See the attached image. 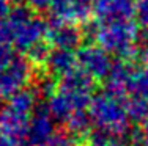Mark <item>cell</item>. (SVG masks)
Listing matches in <instances>:
<instances>
[{
  "instance_id": "cell-25",
  "label": "cell",
  "mask_w": 148,
  "mask_h": 146,
  "mask_svg": "<svg viewBox=\"0 0 148 146\" xmlns=\"http://www.w3.org/2000/svg\"><path fill=\"white\" fill-rule=\"evenodd\" d=\"M98 146H126V143L121 140L120 137H115V135H109L107 138L103 141V143H99Z\"/></svg>"
},
{
  "instance_id": "cell-4",
  "label": "cell",
  "mask_w": 148,
  "mask_h": 146,
  "mask_svg": "<svg viewBox=\"0 0 148 146\" xmlns=\"http://www.w3.org/2000/svg\"><path fill=\"white\" fill-rule=\"evenodd\" d=\"M77 66L87 71L95 80H104L112 68L110 54L99 44H82L76 50Z\"/></svg>"
},
{
  "instance_id": "cell-19",
  "label": "cell",
  "mask_w": 148,
  "mask_h": 146,
  "mask_svg": "<svg viewBox=\"0 0 148 146\" xmlns=\"http://www.w3.org/2000/svg\"><path fill=\"white\" fill-rule=\"evenodd\" d=\"M0 44L10 47H13L14 44V29L6 14L0 17Z\"/></svg>"
},
{
  "instance_id": "cell-2",
  "label": "cell",
  "mask_w": 148,
  "mask_h": 146,
  "mask_svg": "<svg viewBox=\"0 0 148 146\" xmlns=\"http://www.w3.org/2000/svg\"><path fill=\"white\" fill-rule=\"evenodd\" d=\"M139 25L132 20L123 22H109V24H93L91 33L101 47H104L110 55L118 58L132 60L136 50V41L139 36Z\"/></svg>"
},
{
  "instance_id": "cell-22",
  "label": "cell",
  "mask_w": 148,
  "mask_h": 146,
  "mask_svg": "<svg viewBox=\"0 0 148 146\" xmlns=\"http://www.w3.org/2000/svg\"><path fill=\"white\" fill-rule=\"evenodd\" d=\"M0 146H29V143H27V138L0 135Z\"/></svg>"
},
{
  "instance_id": "cell-5",
  "label": "cell",
  "mask_w": 148,
  "mask_h": 146,
  "mask_svg": "<svg viewBox=\"0 0 148 146\" xmlns=\"http://www.w3.org/2000/svg\"><path fill=\"white\" fill-rule=\"evenodd\" d=\"M84 32L76 22L65 20L60 17L52 16V20L47 22V32H46V41L52 47H63L76 50L82 46Z\"/></svg>"
},
{
  "instance_id": "cell-20",
  "label": "cell",
  "mask_w": 148,
  "mask_h": 146,
  "mask_svg": "<svg viewBox=\"0 0 148 146\" xmlns=\"http://www.w3.org/2000/svg\"><path fill=\"white\" fill-rule=\"evenodd\" d=\"M132 141L136 146H148V116L132 132Z\"/></svg>"
},
{
  "instance_id": "cell-10",
  "label": "cell",
  "mask_w": 148,
  "mask_h": 146,
  "mask_svg": "<svg viewBox=\"0 0 148 146\" xmlns=\"http://www.w3.org/2000/svg\"><path fill=\"white\" fill-rule=\"evenodd\" d=\"M95 79L91 77L87 71H84L80 66H74L68 72L58 77L57 88L66 90L73 93H80V94H91L95 88Z\"/></svg>"
},
{
  "instance_id": "cell-1",
  "label": "cell",
  "mask_w": 148,
  "mask_h": 146,
  "mask_svg": "<svg viewBox=\"0 0 148 146\" xmlns=\"http://www.w3.org/2000/svg\"><path fill=\"white\" fill-rule=\"evenodd\" d=\"M88 112L93 124L106 134L120 137L128 132L131 116L126 107V96L104 90L91 97Z\"/></svg>"
},
{
  "instance_id": "cell-12",
  "label": "cell",
  "mask_w": 148,
  "mask_h": 146,
  "mask_svg": "<svg viewBox=\"0 0 148 146\" xmlns=\"http://www.w3.org/2000/svg\"><path fill=\"white\" fill-rule=\"evenodd\" d=\"M128 96L148 99V63L134 65L131 80H129Z\"/></svg>"
},
{
  "instance_id": "cell-18",
  "label": "cell",
  "mask_w": 148,
  "mask_h": 146,
  "mask_svg": "<svg viewBox=\"0 0 148 146\" xmlns=\"http://www.w3.org/2000/svg\"><path fill=\"white\" fill-rule=\"evenodd\" d=\"M134 58H137L140 63H148V29H143L142 32H139Z\"/></svg>"
},
{
  "instance_id": "cell-17",
  "label": "cell",
  "mask_w": 148,
  "mask_h": 146,
  "mask_svg": "<svg viewBox=\"0 0 148 146\" xmlns=\"http://www.w3.org/2000/svg\"><path fill=\"white\" fill-rule=\"evenodd\" d=\"M76 2L77 0H52V16L65 20H71V14L74 6H76Z\"/></svg>"
},
{
  "instance_id": "cell-6",
  "label": "cell",
  "mask_w": 148,
  "mask_h": 146,
  "mask_svg": "<svg viewBox=\"0 0 148 146\" xmlns=\"http://www.w3.org/2000/svg\"><path fill=\"white\" fill-rule=\"evenodd\" d=\"M91 101V94H80L66 90L57 88L47 97V110L57 121L65 123L69 116L77 110L88 109Z\"/></svg>"
},
{
  "instance_id": "cell-24",
  "label": "cell",
  "mask_w": 148,
  "mask_h": 146,
  "mask_svg": "<svg viewBox=\"0 0 148 146\" xmlns=\"http://www.w3.org/2000/svg\"><path fill=\"white\" fill-rule=\"evenodd\" d=\"M13 57H14L13 49L10 47V46H2V44H0V66L6 65Z\"/></svg>"
},
{
  "instance_id": "cell-27",
  "label": "cell",
  "mask_w": 148,
  "mask_h": 146,
  "mask_svg": "<svg viewBox=\"0 0 148 146\" xmlns=\"http://www.w3.org/2000/svg\"><path fill=\"white\" fill-rule=\"evenodd\" d=\"M10 5H17V3H22V0H6Z\"/></svg>"
},
{
  "instance_id": "cell-23",
  "label": "cell",
  "mask_w": 148,
  "mask_h": 146,
  "mask_svg": "<svg viewBox=\"0 0 148 146\" xmlns=\"http://www.w3.org/2000/svg\"><path fill=\"white\" fill-rule=\"evenodd\" d=\"M25 3L35 13L51 10V6H52V0H25Z\"/></svg>"
},
{
  "instance_id": "cell-8",
  "label": "cell",
  "mask_w": 148,
  "mask_h": 146,
  "mask_svg": "<svg viewBox=\"0 0 148 146\" xmlns=\"http://www.w3.org/2000/svg\"><path fill=\"white\" fill-rule=\"evenodd\" d=\"M55 118L51 115V112L46 109H40L32 115V120L27 130V143L29 146H44L51 135L55 132L54 126Z\"/></svg>"
},
{
  "instance_id": "cell-13",
  "label": "cell",
  "mask_w": 148,
  "mask_h": 146,
  "mask_svg": "<svg viewBox=\"0 0 148 146\" xmlns=\"http://www.w3.org/2000/svg\"><path fill=\"white\" fill-rule=\"evenodd\" d=\"M91 124H93V120H91V116H90L88 109L77 110V112H74L71 116L65 121V127L71 130L74 135H77L80 140H85L90 135Z\"/></svg>"
},
{
  "instance_id": "cell-7",
  "label": "cell",
  "mask_w": 148,
  "mask_h": 146,
  "mask_svg": "<svg viewBox=\"0 0 148 146\" xmlns=\"http://www.w3.org/2000/svg\"><path fill=\"white\" fill-rule=\"evenodd\" d=\"M93 17L98 24L132 20L136 17V0H95Z\"/></svg>"
},
{
  "instance_id": "cell-21",
  "label": "cell",
  "mask_w": 148,
  "mask_h": 146,
  "mask_svg": "<svg viewBox=\"0 0 148 146\" xmlns=\"http://www.w3.org/2000/svg\"><path fill=\"white\" fill-rule=\"evenodd\" d=\"M136 20L142 29H148V0H136Z\"/></svg>"
},
{
  "instance_id": "cell-14",
  "label": "cell",
  "mask_w": 148,
  "mask_h": 146,
  "mask_svg": "<svg viewBox=\"0 0 148 146\" xmlns=\"http://www.w3.org/2000/svg\"><path fill=\"white\" fill-rule=\"evenodd\" d=\"M51 49H52L51 44L43 39V41H38L36 44H33L30 49H27V50L24 52V55L29 58L30 63L33 66H44L46 60H47V57H49Z\"/></svg>"
},
{
  "instance_id": "cell-16",
  "label": "cell",
  "mask_w": 148,
  "mask_h": 146,
  "mask_svg": "<svg viewBox=\"0 0 148 146\" xmlns=\"http://www.w3.org/2000/svg\"><path fill=\"white\" fill-rule=\"evenodd\" d=\"M79 141L80 138L65 127V129H55L44 146H77Z\"/></svg>"
},
{
  "instance_id": "cell-3",
  "label": "cell",
  "mask_w": 148,
  "mask_h": 146,
  "mask_svg": "<svg viewBox=\"0 0 148 146\" xmlns=\"http://www.w3.org/2000/svg\"><path fill=\"white\" fill-rule=\"evenodd\" d=\"M33 79V65L25 55H16L0 66V101H8Z\"/></svg>"
},
{
  "instance_id": "cell-9",
  "label": "cell",
  "mask_w": 148,
  "mask_h": 146,
  "mask_svg": "<svg viewBox=\"0 0 148 146\" xmlns=\"http://www.w3.org/2000/svg\"><path fill=\"white\" fill-rule=\"evenodd\" d=\"M132 69H134V63L131 60L120 58V60L114 61L109 74L104 79L106 90L115 93V94H120V96H128V88H129Z\"/></svg>"
},
{
  "instance_id": "cell-11",
  "label": "cell",
  "mask_w": 148,
  "mask_h": 146,
  "mask_svg": "<svg viewBox=\"0 0 148 146\" xmlns=\"http://www.w3.org/2000/svg\"><path fill=\"white\" fill-rule=\"evenodd\" d=\"M74 66H77L76 50L63 47H52L44 63L47 74L54 75V77H62L65 72H68Z\"/></svg>"
},
{
  "instance_id": "cell-15",
  "label": "cell",
  "mask_w": 148,
  "mask_h": 146,
  "mask_svg": "<svg viewBox=\"0 0 148 146\" xmlns=\"http://www.w3.org/2000/svg\"><path fill=\"white\" fill-rule=\"evenodd\" d=\"M126 107L131 120L142 123L148 116V99H142L137 96H126Z\"/></svg>"
},
{
  "instance_id": "cell-26",
  "label": "cell",
  "mask_w": 148,
  "mask_h": 146,
  "mask_svg": "<svg viewBox=\"0 0 148 146\" xmlns=\"http://www.w3.org/2000/svg\"><path fill=\"white\" fill-rule=\"evenodd\" d=\"M77 146H95V145L91 143V141L88 140V138H85V140H80V141H79V145H77Z\"/></svg>"
}]
</instances>
